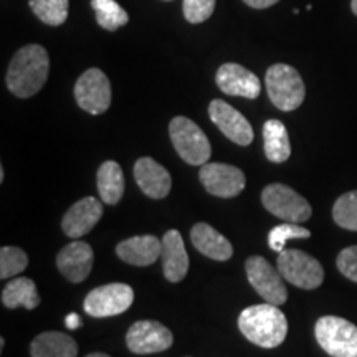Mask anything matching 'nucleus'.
I'll use <instances>...</instances> for the list:
<instances>
[{"label": "nucleus", "instance_id": "f257e3e1", "mask_svg": "<svg viewBox=\"0 0 357 357\" xmlns=\"http://www.w3.org/2000/svg\"><path fill=\"white\" fill-rule=\"evenodd\" d=\"M50 73V58L42 45H25L12 58L7 70V88L17 98L35 96Z\"/></svg>", "mask_w": 357, "mask_h": 357}, {"label": "nucleus", "instance_id": "f03ea898", "mask_svg": "<svg viewBox=\"0 0 357 357\" xmlns=\"http://www.w3.org/2000/svg\"><path fill=\"white\" fill-rule=\"evenodd\" d=\"M238 329L255 346L273 349L287 339L288 321L278 306L263 303L245 307L240 312Z\"/></svg>", "mask_w": 357, "mask_h": 357}, {"label": "nucleus", "instance_id": "7ed1b4c3", "mask_svg": "<svg viewBox=\"0 0 357 357\" xmlns=\"http://www.w3.org/2000/svg\"><path fill=\"white\" fill-rule=\"evenodd\" d=\"M265 83L270 101L284 113L298 109L305 101V82L293 66L284 63L271 65L266 70Z\"/></svg>", "mask_w": 357, "mask_h": 357}, {"label": "nucleus", "instance_id": "20e7f679", "mask_svg": "<svg viewBox=\"0 0 357 357\" xmlns=\"http://www.w3.org/2000/svg\"><path fill=\"white\" fill-rule=\"evenodd\" d=\"M174 149L184 162L190 166H204L212 155V147L205 132L192 119L185 116H176L169 124Z\"/></svg>", "mask_w": 357, "mask_h": 357}, {"label": "nucleus", "instance_id": "39448f33", "mask_svg": "<svg viewBox=\"0 0 357 357\" xmlns=\"http://www.w3.org/2000/svg\"><path fill=\"white\" fill-rule=\"evenodd\" d=\"M314 336L331 357H357V326L339 316H323L314 326Z\"/></svg>", "mask_w": 357, "mask_h": 357}, {"label": "nucleus", "instance_id": "423d86ee", "mask_svg": "<svg viewBox=\"0 0 357 357\" xmlns=\"http://www.w3.org/2000/svg\"><path fill=\"white\" fill-rule=\"evenodd\" d=\"M276 268L288 283L301 289H316L324 281L323 265L303 250H283L276 260Z\"/></svg>", "mask_w": 357, "mask_h": 357}, {"label": "nucleus", "instance_id": "0eeeda50", "mask_svg": "<svg viewBox=\"0 0 357 357\" xmlns=\"http://www.w3.org/2000/svg\"><path fill=\"white\" fill-rule=\"evenodd\" d=\"M261 204L271 215L289 223H303L312 215L310 202L284 184L266 185L261 192Z\"/></svg>", "mask_w": 357, "mask_h": 357}, {"label": "nucleus", "instance_id": "6e6552de", "mask_svg": "<svg viewBox=\"0 0 357 357\" xmlns=\"http://www.w3.org/2000/svg\"><path fill=\"white\" fill-rule=\"evenodd\" d=\"M247 278L255 291L266 303L281 306L288 301V289L284 287V280L278 268L271 266V263L263 257H250L245 261Z\"/></svg>", "mask_w": 357, "mask_h": 357}, {"label": "nucleus", "instance_id": "1a4fd4ad", "mask_svg": "<svg viewBox=\"0 0 357 357\" xmlns=\"http://www.w3.org/2000/svg\"><path fill=\"white\" fill-rule=\"evenodd\" d=\"M134 303V291L129 284L109 283L91 289L84 298V311L91 318H109L123 314Z\"/></svg>", "mask_w": 357, "mask_h": 357}, {"label": "nucleus", "instance_id": "9d476101", "mask_svg": "<svg viewBox=\"0 0 357 357\" xmlns=\"http://www.w3.org/2000/svg\"><path fill=\"white\" fill-rule=\"evenodd\" d=\"M75 98L78 106L89 114H102L111 106V83L105 71L89 68L75 84Z\"/></svg>", "mask_w": 357, "mask_h": 357}, {"label": "nucleus", "instance_id": "9b49d317", "mask_svg": "<svg viewBox=\"0 0 357 357\" xmlns=\"http://www.w3.org/2000/svg\"><path fill=\"white\" fill-rule=\"evenodd\" d=\"M200 182L208 194L220 199H231L242 194L247 178L242 169L222 162H207L200 167Z\"/></svg>", "mask_w": 357, "mask_h": 357}, {"label": "nucleus", "instance_id": "f8f14e48", "mask_svg": "<svg viewBox=\"0 0 357 357\" xmlns=\"http://www.w3.org/2000/svg\"><path fill=\"white\" fill-rule=\"evenodd\" d=\"M174 344L171 329L159 321H136L126 333V346L134 354H155Z\"/></svg>", "mask_w": 357, "mask_h": 357}, {"label": "nucleus", "instance_id": "ddd939ff", "mask_svg": "<svg viewBox=\"0 0 357 357\" xmlns=\"http://www.w3.org/2000/svg\"><path fill=\"white\" fill-rule=\"evenodd\" d=\"M208 116L212 123L238 146H250L253 142V128L248 119L223 100H213L208 105Z\"/></svg>", "mask_w": 357, "mask_h": 357}, {"label": "nucleus", "instance_id": "4468645a", "mask_svg": "<svg viewBox=\"0 0 357 357\" xmlns=\"http://www.w3.org/2000/svg\"><path fill=\"white\" fill-rule=\"evenodd\" d=\"M217 86L229 96H243L255 100L260 96L261 84L255 73L238 63H225L215 75Z\"/></svg>", "mask_w": 357, "mask_h": 357}, {"label": "nucleus", "instance_id": "2eb2a0df", "mask_svg": "<svg viewBox=\"0 0 357 357\" xmlns=\"http://www.w3.org/2000/svg\"><path fill=\"white\" fill-rule=\"evenodd\" d=\"M95 253L86 242H71L58 252L56 266L71 283H82L91 273Z\"/></svg>", "mask_w": 357, "mask_h": 357}, {"label": "nucleus", "instance_id": "dca6fc26", "mask_svg": "<svg viewBox=\"0 0 357 357\" xmlns=\"http://www.w3.org/2000/svg\"><path fill=\"white\" fill-rule=\"evenodd\" d=\"M102 217V202L95 197H84L66 211L61 229L70 238H82L96 227Z\"/></svg>", "mask_w": 357, "mask_h": 357}, {"label": "nucleus", "instance_id": "f3484780", "mask_svg": "<svg viewBox=\"0 0 357 357\" xmlns=\"http://www.w3.org/2000/svg\"><path fill=\"white\" fill-rule=\"evenodd\" d=\"M134 178L139 189L147 197L160 200L166 199L171 192L172 178L166 167L155 162L153 158H141L134 164Z\"/></svg>", "mask_w": 357, "mask_h": 357}, {"label": "nucleus", "instance_id": "a211bd4d", "mask_svg": "<svg viewBox=\"0 0 357 357\" xmlns=\"http://www.w3.org/2000/svg\"><path fill=\"white\" fill-rule=\"evenodd\" d=\"M162 240L154 235H137L123 240L116 247V255L132 266H149L160 258Z\"/></svg>", "mask_w": 357, "mask_h": 357}, {"label": "nucleus", "instance_id": "6ab92c4d", "mask_svg": "<svg viewBox=\"0 0 357 357\" xmlns=\"http://www.w3.org/2000/svg\"><path fill=\"white\" fill-rule=\"evenodd\" d=\"M162 260L164 276L171 283H178L185 278L189 271V255L182 240V235L177 230H169L162 236Z\"/></svg>", "mask_w": 357, "mask_h": 357}, {"label": "nucleus", "instance_id": "aec40b11", "mask_svg": "<svg viewBox=\"0 0 357 357\" xmlns=\"http://www.w3.org/2000/svg\"><path fill=\"white\" fill-rule=\"evenodd\" d=\"M190 240L202 255L212 260L227 261L234 255L231 243L208 223H195L190 230Z\"/></svg>", "mask_w": 357, "mask_h": 357}, {"label": "nucleus", "instance_id": "412c9836", "mask_svg": "<svg viewBox=\"0 0 357 357\" xmlns=\"http://www.w3.org/2000/svg\"><path fill=\"white\" fill-rule=\"evenodd\" d=\"M32 357H77L78 344L68 334L48 331L38 334L30 344Z\"/></svg>", "mask_w": 357, "mask_h": 357}, {"label": "nucleus", "instance_id": "4be33fe9", "mask_svg": "<svg viewBox=\"0 0 357 357\" xmlns=\"http://www.w3.org/2000/svg\"><path fill=\"white\" fill-rule=\"evenodd\" d=\"M263 141H265V155L270 162L281 164L291 155L288 129L278 119H268L263 124Z\"/></svg>", "mask_w": 357, "mask_h": 357}, {"label": "nucleus", "instance_id": "5701e85b", "mask_svg": "<svg viewBox=\"0 0 357 357\" xmlns=\"http://www.w3.org/2000/svg\"><path fill=\"white\" fill-rule=\"evenodd\" d=\"M96 182L102 204H119L124 194V176L121 166L116 160H106L101 164L98 169Z\"/></svg>", "mask_w": 357, "mask_h": 357}, {"label": "nucleus", "instance_id": "b1692460", "mask_svg": "<svg viewBox=\"0 0 357 357\" xmlns=\"http://www.w3.org/2000/svg\"><path fill=\"white\" fill-rule=\"evenodd\" d=\"M2 305L8 310L24 306L26 310H35L40 305L37 284L30 278H15L8 281L2 289Z\"/></svg>", "mask_w": 357, "mask_h": 357}, {"label": "nucleus", "instance_id": "393cba45", "mask_svg": "<svg viewBox=\"0 0 357 357\" xmlns=\"http://www.w3.org/2000/svg\"><path fill=\"white\" fill-rule=\"evenodd\" d=\"M96 22L108 32H116L129 22V15L116 0H91Z\"/></svg>", "mask_w": 357, "mask_h": 357}, {"label": "nucleus", "instance_id": "a878e982", "mask_svg": "<svg viewBox=\"0 0 357 357\" xmlns=\"http://www.w3.org/2000/svg\"><path fill=\"white\" fill-rule=\"evenodd\" d=\"M29 6L45 25L60 26L68 19L70 0H29Z\"/></svg>", "mask_w": 357, "mask_h": 357}, {"label": "nucleus", "instance_id": "bb28decb", "mask_svg": "<svg viewBox=\"0 0 357 357\" xmlns=\"http://www.w3.org/2000/svg\"><path fill=\"white\" fill-rule=\"evenodd\" d=\"M333 218L341 229L357 231V190L346 192L334 202Z\"/></svg>", "mask_w": 357, "mask_h": 357}, {"label": "nucleus", "instance_id": "cd10ccee", "mask_svg": "<svg viewBox=\"0 0 357 357\" xmlns=\"http://www.w3.org/2000/svg\"><path fill=\"white\" fill-rule=\"evenodd\" d=\"M310 236L311 231L305 229V227H301L300 223L284 222L270 230V234H268V247L276 253H281L284 250V245H287L289 240L310 238Z\"/></svg>", "mask_w": 357, "mask_h": 357}, {"label": "nucleus", "instance_id": "c85d7f7f", "mask_svg": "<svg viewBox=\"0 0 357 357\" xmlns=\"http://www.w3.org/2000/svg\"><path fill=\"white\" fill-rule=\"evenodd\" d=\"M29 265V257L19 247H2L0 250V278L7 280L20 275Z\"/></svg>", "mask_w": 357, "mask_h": 357}, {"label": "nucleus", "instance_id": "c756f323", "mask_svg": "<svg viewBox=\"0 0 357 357\" xmlns=\"http://www.w3.org/2000/svg\"><path fill=\"white\" fill-rule=\"evenodd\" d=\"M184 17L190 24H202L212 17L215 0H184Z\"/></svg>", "mask_w": 357, "mask_h": 357}, {"label": "nucleus", "instance_id": "7c9ffc66", "mask_svg": "<svg viewBox=\"0 0 357 357\" xmlns=\"http://www.w3.org/2000/svg\"><path fill=\"white\" fill-rule=\"evenodd\" d=\"M337 270L346 276L347 280L357 283V245L347 247L337 255L336 260Z\"/></svg>", "mask_w": 357, "mask_h": 357}, {"label": "nucleus", "instance_id": "2f4dec72", "mask_svg": "<svg viewBox=\"0 0 357 357\" xmlns=\"http://www.w3.org/2000/svg\"><path fill=\"white\" fill-rule=\"evenodd\" d=\"M243 2L252 8H268L278 3L280 0H243Z\"/></svg>", "mask_w": 357, "mask_h": 357}, {"label": "nucleus", "instance_id": "473e14b6", "mask_svg": "<svg viewBox=\"0 0 357 357\" xmlns=\"http://www.w3.org/2000/svg\"><path fill=\"white\" fill-rule=\"evenodd\" d=\"M65 326L68 329H77V328H79V326H82V319H79V316L77 314V312H71V314L66 316Z\"/></svg>", "mask_w": 357, "mask_h": 357}, {"label": "nucleus", "instance_id": "72a5a7b5", "mask_svg": "<svg viewBox=\"0 0 357 357\" xmlns=\"http://www.w3.org/2000/svg\"><path fill=\"white\" fill-rule=\"evenodd\" d=\"M86 357H111V356L105 354V352H91V354H88Z\"/></svg>", "mask_w": 357, "mask_h": 357}, {"label": "nucleus", "instance_id": "f704fd0d", "mask_svg": "<svg viewBox=\"0 0 357 357\" xmlns=\"http://www.w3.org/2000/svg\"><path fill=\"white\" fill-rule=\"evenodd\" d=\"M351 10L357 17V0H351Z\"/></svg>", "mask_w": 357, "mask_h": 357}, {"label": "nucleus", "instance_id": "c9c22d12", "mask_svg": "<svg viewBox=\"0 0 357 357\" xmlns=\"http://www.w3.org/2000/svg\"><path fill=\"white\" fill-rule=\"evenodd\" d=\"M3 178H6V172H3V167H0V182H3Z\"/></svg>", "mask_w": 357, "mask_h": 357}, {"label": "nucleus", "instance_id": "e433bc0d", "mask_svg": "<svg viewBox=\"0 0 357 357\" xmlns=\"http://www.w3.org/2000/svg\"><path fill=\"white\" fill-rule=\"evenodd\" d=\"M3 346H6V339L0 337V351H3Z\"/></svg>", "mask_w": 357, "mask_h": 357}, {"label": "nucleus", "instance_id": "4c0bfd02", "mask_svg": "<svg viewBox=\"0 0 357 357\" xmlns=\"http://www.w3.org/2000/svg\"><path fill=\"white\" fill-rule=\"evenodd\" d=\"M166 2H169V0H166Z\"/></svg>", "mask_w": 357, "mask_h": 357}]
</instances>
